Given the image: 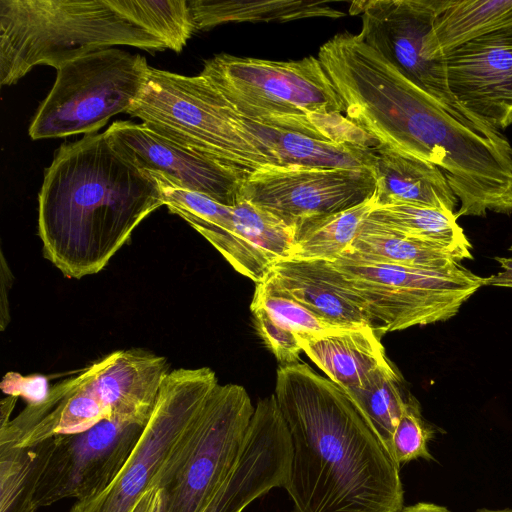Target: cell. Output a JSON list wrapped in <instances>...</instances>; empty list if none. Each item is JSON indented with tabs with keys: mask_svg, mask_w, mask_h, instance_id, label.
<instances>
[{
	"mask_svg": "<svg viewBox=\"0 0 512 512\" xmlns=\"http://www.w3.org/2000/svg\"><path fill=\"white\" fill-rule=\"evenodd\" d=\"M163 205L154 176L114 149L105 132L63 144L38 196L44 257L68 278L98 273Z\"/></svg>",
	"mask_w": 512,
	"mask_h": 512,
	"instance_id": "2",
	"label": "cell"
},
{
	"mask_svg": "<svg viewBox=\"0 0 512 512\" xmlns=\"http://www.w3.org/2000/svg\"><path fill=\"white\" fill-rule=\"evenodd\" d=\"M288 466L273 446L249 436L227 479L203 512H242L273 488H283Z\"/></svg>",
	"mask_w": 512,
	"mask_h": 512,
	"instance_id": "21",
	"label": "cell"
},
{
	"mask_svg": "<svg viewBox=\"0 0 512 512\" xmlns=\"http://www.w3.org/2000/svg\"><path fill=\"white\" fill-rule=\"evenodd\" d=\"M397 512H450L446 507L432 503L420 502L412 506H407Z\"/></svg>",
	"mask_w": 512,
	"mask_h": 512,
	"instance_id": "36",
	"label": "cell"
},
{
	"mask_svg": "<svg viewBox=\"0 0 512 512\" xmlns=\"http://www.w3.org/2000/svg\"><path fill=\"white\" fill-rule=\"evenodd\" d=\"M392 456V439L406 400L399 387V377L391 364L375 371L367 381L346 392Z\"/></svg>",
	"mask_w": 512,
	"mask_h": 512,
	"instance_id": "28",
	"label": "cell"
},
{
	"mask_svg": "<svg viewBox=\"0 0 512 512\" xmlns=\"http://www.w3.org/2000/svg\"><path fill=\"white\" fill-rule=\"evenodd\" d=\"M377 184L375 167L270 165L244 180L240 199L294 226L300 219L346 210L370 199Z\"/></svg>",
	"mask_w": 512,
	"mask_h": 512,
	"instance_id": "12",
	"label": "cell"
},
{
	"mask_svg": "<svg viewBox=\"0 0 512 512\" xmlns=\"http://www.w3.org/2000/svg\"><path fill=\"white\" fill-rule=\"evenodd\" d=\"M374 151L377 206L411 204L455 213L459 200L436 165L382 144Z\"/></svg>",
	"mask_w": 512,
	"mask_h": 512,
	"instance_id": "18",
	"label": "cell"
},
{
	"mask_svg": "<svg viewBox=\"0 0 512 512\" xmlns=\"http://www.w3.org/2000/svg\"><path fill=\"white\" fill-rule=\"evenodd\" d=\"M442 61L464 110L499 130L512 124V27L470 41Z\"/></svg>",
	"mask_w": 512,
	"mask_h": 512,
	"instance_id": "14",
	"label": "cell"
},
{
	"mask_svg": "<svg viewBox=\"0 0 512 512\" xmlns=\"http://www.w3.org/2000/svg\"><path fill=\"white\" fill-rule=\"evenodd\" d=\"M145 426L104 420L75 434H60L34 446L38 455V508L63 499L94 496L118 475Z\"/></svg>",
	"mask_w": 512,
	"mask_h": 512,
	"instance_id": "10",
	"label": "cell"
},
{
	"mask_svg": "<svg viewBox=\"0 0 512 512\" xmlns=\"http://www.w3.org/2000/svg\"><path fill=\"white\" fill-rule=\"evenodd\" d=\"M127 45L166 49L119 14L109 0H0V83L12 85L36 65L61 64Z\"/></svg>",
	"mask_w": 512,
	"mask_h": 512,
	"instance_id": "3",
	"label": "cell"
},
{
	"mask_svg": "<svg viewBox=\"0 0 512 512\" xmlns=\"http://www.w3.org/2000/svg\"><path fill=\"white\" fill-rule=\"evenodd\" d=\"M245 124L278 166L308 168L375 167L374 148L335 142L317 135L280 129L244 118Z\"/></svg>",
	"mask_w": 512,
	"mask_h": 512,
	"instance_id": "20",
	"label": "cell"
},
{
	"mask_svg": "<svg viewBox=\"0 0 512 512\" xmlns=\"http://www.w3.org/2000/svg\"><path fill=\"white\" fill-rule=\"evenodd\" d=\"M252 301L261 305L279 324L296 336L323 335L348 330L321 319L265 280L256 283Z\"/></svg>",
	"mask_w": 512,
	"mask_h": 512,
	"instance_id": "30",
	"label": "cell"
},
{
	"mask_svg": "<svg viewBox=\"0 0 512 512\" xmlns=\"http://www.w3.org/2000/svg\"><path fill=\"white\" fill-rule=\"evenodd\" d=\"M164 138L216 159L246 176L278 166L244 118L203 76L148 68L129 111Z\"/></svg>",
	"mask_w": 512,
	"mask_h": 512,
	"instance_id": "4",
	"label": "cell"
},
{
	"mask_svg": "<svg viewBox=\"0 0 512 512\" xmlns=\"http://www.w3.org/2000/svg\"><path fill=\"white\" fill-rule=\"evenodd\" d=\"M274 395L291 439L293 512L403 508L400 467L349 394L297 362L279 366Z\"/></svg>",
	"mask_w": 512,
	"mask_h": 512,
	"instance_id": "1",
	"label": "cell"
},
{
	"mask_svg": "<svg viewBox=\"0 0 512 512\" xmlns=\"http://www.w3.org/2000/svg\"><path fill=\"white\" fill-rule=\"evenodd\" d=\"M149 65L144 56L106 48L61 64L29 126L33 140L93 134L138 96Z\"/></svg>",
	"mask_w": 512,
	"mask_h": 512,
	"instance_id": "7",
	"label": "cell"
},
{
	"mask_svg": "<svg viewBox=\"0 0 512 512\" xmlns=\"http://www.w3.org/2000/svg\"><path fill=\"white\" fill-rule=\"evenodd\" d=\"M376 206L375 192L370 199L346 210L298 220L294 224L291 258L335 261L351 248L363 223Z\"/></svg>",
	"mask_w": 512,
	"mask_h": 512,
	"instance_id": "24",
	"label": "cell"
},
{
	"mask_svg": "<svg viewBox=\"0 0 512 512\" xmlns=\"http://www.w3.org/2000/svg\"><path fill=\"white\" fill-rule=\"evenodd\" d=\"M257 332L282 365L297 363L302 348L297 336L279 324L261 305L251 302Z\"/></svg>",
	"mask_w": 512,
	"mask_h": 512,
	"instance_id": "32",
	"label": "cell"
},
{
	"mask_svg": "<svg viewBox=\"0 0 512 512\" xmlns=\"http://www.w3.org/2000/svg\"><path fill=\"white\" fill-rule=\"evenodd\" d=\"M349 250L423 269H444L460 263L440 246L403 235L368 218Z\"/></svg>",
	"mask_w": 512,
	"mask_h": 512,
	"instance_id": "26",
	"label": "cell"
},
{
	"mask_svg": "<svg viewBox=\"0 0 512 512\" xmlns=\"http://www.w3.org/2000/svg\"><path fill=\"white\" fill-rule=\"evenodd\" d=\"M205 239L237 272L259 283L275 264L292 257L295 231L274 214L240 199L232 206L230 230Z\"/></svg>",
	"mask_w": 512,
	"mask_h": 512,
	"instance_id": "17",
	"label": "cell"
},
{
	"mask_svg": "<svg viewBox=\"0 0 512 512\" xmlns=\"http://www.w3.org/2000/svg\"><path fill=\"white\" fill-rule=\"evenodd\" d=\"M433 434V428L422 418L417 400L408 397L392 439V457L396 464L400 467L418 458L433 459L427 447Z\"/></svg>",
	"mask_w": 512,
	"mask_h": 512,
	"instance_id": "31",
	"label": "cell"
},
{
	"mask_svg": "<svg viewBox=\"0 0 512 512\" xmlns=\"http://www.w3.org/2000/svg\"><path fill=\"white\" fill-rule=\"evenodd\" d=\"M3 392L9 396H22L28 404L42 402L48 395L47 379L43 376L23 377L18 373L9 372L1 383Z\"/></svg>",
	"mask_w": 512,
	"mask_h": 512,
	"instance_id": "33",
	"label": "cell"
},
{
	"mask_svg": "<svg viewBox=\"0 0 512 512\" xmlns=\"http://www.w3.org/2000/svg\"><path fill=\"white\" fill-rule=\"evenodd\" d=\"M364 300L377 333L451 319L485 278L460 263L444 269L398 265L348 250L332 262Z\"/></svg>",
	"mask_w": 512,
	"mask_h": 512,
	"instance_id": "6",
	"label": "cell"
},
{
	"mask_svg": "<svg viewBox=\"0 0 512 512\" xmlns=\"http://www.w3.org/2000/svg\"><path fill=\"white\" fill-rule=\"evenodd\" d=\"M120 154L142 170L159 173L174 184L234 206L248 177L216 159L180 146L144 123L116 121L105 131Z\"/></svg>",
	"mask_w": 512,
	"mask_h": 512,
	"instance_id": "13",
	"label": "cell"
},
{
	"mask_svg": "<svg viewBox=\"0 0 512 512\" xmlns=\"http://www.w3.org/2000/svg\"><path fill=\"white\" fill-rule=\"evenodd\" d=\"M477 512H512V510H480Z\"/></svg>",
	"mask_w": 512,
	"mask_h": 512,
	"instance_id": "37",
	"label": "cell"
},
{
	"mask_svg": "<svg viewBox=\"0 0 512 512\" xmlns=\"http://www.w3.org/2000/svg\"><path fill=\"white\" fill-rule=\"evenodd\" d=\"M195 30L227 22L285 23L314 17L339 18L344 13L324 1L305 0H188Z\"/></svg>",
	"mask_w": 512,
	"mask_h": 512,
	"instance_id": "23",
	"label": "cell"
},
{
	"mask_svg": "<svg viewBox=\"0 0 512 512\" xmlns=\"http://www.w3.org/2000/svg\"><path fill=\"white\" fill-rule=\"evenodd\" d=\"M509 249H510V251H512V245L510 246V248H509Z\"/></svg>",
	"mask_w": 512,
	"mask_h": 512,
	"instance_id": "38",
	"label": "cell"
},
{
	"mask_svg": "<svg viewBox=\"0 0 512 512\" xmlns=\"http://www.w3.org/2000/svg\"><path fill=\"white\" fill-rule=\"evenodd\" d=\"M38 474L34 447L0 445V512H36Z\"/></svg>",
	"mask_w": 512,
	"mask_h": 512,
	"instance_id": "29",
	"label": "cell"
},
{
	"mask_svg": "<svg viewBox=\"0 0 512 512\" xmlns=\"http://www.w3.org/2000/svg\"><path fill=\"white\" fill-rule=\"evenodd\" d=\"M403 235L444 248L457 261L472 259V245L455 213L411 204L376 206L368 216Z\"/></svg>",
	"mask_w": 512,
	"mask_h": 512,
	"instance_id": "25",
	"label": "cell"
},
{
	"mask_svg": "<svg viewBox=\"0 0 512 512\" xmlns=\"http://www.w3.org/2000/svg\"><path fill=\"white\" fill-rule=\"evenodd\" d=\"M448 0L355 1L350 14L360 15L359 37L431 96L475 122L450 92L442 58L429 60L425 37ZM488 124V123H487Z\"/></svg>",
	"mask_w": 512,
	"mask_h": 512,
	"instance_id": "11",
	"label": "cell"
},
{
	"mask_svg": "<svg viewBox=\"0 0 512 512\" xmlns=\"http://www.w3.org/2000/svg\"><path fill=\"white\" fill-rule=\"evenodd\" d=\"M208 367L170 371L155 409L116 478L69 512H128L148 489L170 480L189 452L199 415L218 385Z\"/></svg>",
	"mask_w": 512,
	"mask_h": 512,
	"instance_id": "5",
	"label": "cell"
},
{
	"mask_svg": "<svg viewBox=\"0 0 512 512\" xmlns=\"http://www.w3.org/2000/svg\"><path fill=\"white\" fill-rule=\"evenodd\" d=\"M165 490L153 487L146 490L128 512H165Z\"/></svg>",
	"mask_w": 512,
	"mask_h": 512,
	"instance_id": "34",
	"label": "cell"
},
{
	"mask_svg": "<svg viewBox=\"0 0 512 512\" xmlns=\"http://www.w3.org/2000/svg\"><path fill=\"white\" fill-rule=\"evenodd\" d=\"M302 351L345 392L390 364L372 326L323 335H297Z\"/></svg>",
	"mask_w": 512,
	"mask_h": 512,
	"instance_id": "19",
	"label": "cell"
},
{
	"mask_svg": "<svg viewBox=\"0 0 512 512\" xmlns=\"http://www.w3.org/2000/svg\"><path fill=\"white\" fill-rule=\"evenodd\" d=\"M130 22L159 38L166 49L180 52L195 31L188 0H109Z\"/></svg>",
	"mask_w": 512,
	"mask_h": 512,
	"instance_id": "27",
	"label": "cell"
},
{
	"mask_svg": "<svg viewBox=\"0 0 512 512\" xmlns=\"http://www.w3.org/2000/svg\"><path fill=\"white\" fill-rule=\"evenodd\" d=\"M169 368L165 357L129 349L115 351L81 373L108 421L145 426Z\"/></svg>",
	"mask_w": 512,
	"mask_h": 512,
	"instance_id": "15",
	"label": "cell"
},
{
	"mask_svg": "<svg viewBox=\"0 0 512 512\" xmlns=\"http://www.w3.org/2000/svg\"><path fill=\"white\" fill-rule=\"evenodd\" d=\"M264 280L335 326L373 327L364 300L330 261L290 258L275 264Z\"/></svg>",
	"mask_w": 512,
	"mask_h": 512,
	"instance_id": "16",
	"label": "cell"
},
{
	"mask_svg": "<svg viewBox=\"0 0 512 512\" xmlns=\"http://www.w3.org/2000/svg\"><path fill=\"white\" fill-rule=\"evenodd\" d=\"M499 263L505 270L489 278H485V285L509 286L512 287V258H499Z\"/></svg>",
	"mask_w": 512,
	"mask_h": 512,
	"instance_id": "35",
	"label": "cell"
},
{
	"mask_svg": "<svg viewBox=\"0 0 512 512\" xmlns=\"http://www.w3.org/2000/svg\"><path fill=\"white\" fill-rule=\"evenodd\" d=\"M512 27V0H448L425 37L429 60H439L484 35Z\"/></svg>",
	"mask_w": 512,
	"mask_h": 512,
	"instance_id": "22",
	"label": "cell"
},
{
	"mask_svg": "<svg viewBox=\"0 0 512 512\" xmlns=\"http://www.w3.org/2000/svg\"><path fill=\"white\" fill-rule=\"evenodd\" d=\"M255 407L243 386L218 384L199 415L190 450L165 484V512H203L234 467Z\"/></svg>",
	"mask_w": 512,
	"mask_h": 512,
	"instance_id": "9",
	"label": "cell"
},
{
	"mask_svg": "<svg viewBox=\"0 0 512 512\" xmlns=\"http://www.w3.org/2000/svg\"><path fill=\"white\" fill-rule=\"evenodd\" d=\"M245 119L307 114H345L318 57L273 61L218 54L200 73Z\"/></svg>",
	"mask_w": 512,
	"mask_h": 512,
	"instance_id": "8",
	"label": "cell"
}]
</instances>
